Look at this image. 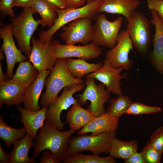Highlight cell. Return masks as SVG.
Wrapping results in <instances>:
<instances>
[{"label": "cell", "mask_w": 163, "mask_h": 163, "mask_svg": "<svg viewBox=\"0 0 163 163\" xmlns=\"http://www.w3.org/2000/svg\"><path fill=\"white\" fill-rule=\"evenodd\" d=\"M75 131L70 129L60 131L45 123L39 129L34 142L33 157L35 158L44 150H50L58 163L66 157L67 145L70 136Z\"/></svg>", "instance_id": "6da1fadb"}, {"label": "cell", "mask_w": 163, "mask_h": 163, "mask_svg": "<svg viewBox=\"0 0 163 163\" xmlns=\"http://www.w3.org/2000/svg\"><path fill=\"white\" fill-rule=\"evenodd\" d=\"M66 59H57L50 76L46 80L44 86L46 91L40 102L42 108L49 107L59 91L65 87L84 83L82 79L75 78L70 73L67 67Z\"/></svg>", "instance_id": "7a4b0ae2"}, {"label": "cell", "mask_w": 163, "mask_h": 163, "mask_svg": "<svg viewBox=\"0 0 163 163\" xmlns=\"http://www.w3.org/2000/svg\"><path fill=\"white\" fill-rule=\"evenodd\" d=\"M102 1V0H94L77 8L57 9L58 17L54 24L47 30L40 32L39 40L44 43H50L55 33L67 23L80 18H93L98 13V9Z\"/></svg>", "instance_id": "3957f363"}, {"label": "cell", "mask_w": 163, "mask_h": 163, "mask_svg": "<svg viewBox=\"0 0 163 163\" xmlns=\"http://www.w3.org/2000/svg\"><path fill=\"white\" fill-rule=\"evenodd\" d=\"M35 13L31 7L24 8L18 16L12 18L10 24L18 49L29 57L32 49L30 44L31 37L41 23L40 19H34L33 15Z\"/></svg>", "instance_id": "277c9868"}, {"label": "cell", "mask_w": 163, "mask_h": 163, "mask_svg": "<svg viewBox=\"0 0 163 163\" xmlns=\"http://www.w3.org/2000/svg\"><path fill=\"white\" fill-rule=\"evenodd\" d=\"M116 130L96 135L81 134L70 138L67 145L66 157L84 151H89L93 154H108L112 139L116 137Z\"/></svg>", "instance_id": "5b68a950"}, {"label": "cell", "mask_w": 163, "mask_h": 163, "mask_svg": "<svg viewBox=\"0 0 163 163\" xmlns=\"http://www.w3.org/2000/svg\"><path fill=\"white\" fill-rule=\"evenodd\" d=\"M126 30L133 48L138 53H146L152 39L151 23L142 13L135 11L127 21Z\"/></svg>", "instance_id": "8992f818"}, {"label": "cell", "mask_w": 163, "mask_h": 163, "mask_svg": "<svg viewBox=\"0 0 163 163\" xmlns=\"http://www.w3.org/2000/svg\"><path fill=\"white\" fill-rule=\"evenodd\" d=\"M85 87L84 83L74 84L64 88L61 95L57 97L48 107L45 123L54 126L58 130L62 131L66 122L63 123L61 121L62 112L78 102V99H75L73 95L75 92L82 90Z\"/></svg>", "instance_id": "52a82bcc"}, {"label": "cell", "mask_w": 163, "mask_h": 163, "mask_svg": "<svg viewBox=\"0 0 163 163\" xmlns=\"http://www.w3.org/2000/svg\"><path fill=\"white\" fill-rule=\"evenodd\" d=\"M84 84L86 88L83 92L77 96L79 97L78 102L81 106L84 105L87 101L91 102L87 109L95 116H99L106 113L104 104L107 102L110 95L105 85L103 83L96 84L94 79L85 78Z\"/></svg>", "instance_id": "ba28073f"}, {"label": "cell", "mask_w": 163, "mask_h": 163, "mask_svg": "<svg viewBox=\"0 0 163 163\" xmlns=\"http://www.w3.org/2000/svg\"><path fill=\"white\" fill-rule=\"evenodd\" d=\"M123 20L122 16H120L110 21L104 14L98 15L93 25L91 42L99 46L113 48L117 42Z\"/></svg>", "instance_id": "9c48e42d"}, {"label": "cell", "mask_w": 163, "mask_h": 163, "mask_svg": "<svg viewBox=\"0 0 163 163\" xmlns=\"http://www.w3.org/2000/svg\"><path fill=\"white\" fill-rule=\"evenodd\" d=\"M62 27L63 32L60 36L65 42L66 45H74L81 43L85 45L91 42L93 25L91 18H80Z\"/></svg>", "instance_id": "30bf717a"}, {"label": "cell", "mask_w": 163, "mask_h": 163, "mask_svg": "<svg viewBox=\"0 0 163 163\" xmlns=\"http://www.w3.org/2000/svg\"><path fill=\"white\" fill-rule=\"evenodd\" d=\"M134 48L128 32L122 30L118 34L117 42L115 47L105 54V59L115 68L123 67L127 70L133 64V60L129 58V54Z\"/></svg>", "instance_id": "8fae6325"}, {"label": "cell", "mask_w": 163, "mask_h": 163, "mask_svg": "<svg viewBox=\"0 0 163 163\" xmlns=\"http://www.w3.org/2000/svg\"><path fill=\"white\" fill-rule=\"evenodd\" d=\"M0 25V37L3 41L0 51L4 53L6 57V77L7 79H11L13 75V71L15 63L27 61L29 58L23 55L16 46L10 24L5 25L1 23Z\"/></svg>", "instance_id": "7c38bea8"}, {"label": "cell", "mask_w": 163, "mask_h": 163, "mask_svg": "<svg viewBox=\"0 0 163 163\" xmlns=\"http://www.w3.org/2000/svg\"><path fill=\"white\" fill-rule=\"evenodd\" d=\"M124 69L123 67H113L109 62L104 59L101 68L87 75L85 78L92 77L100 81L105 85L108 92L119 96L122 94L120 80L128 75L126 73L120 75Z\"/></svg>", "instance_id": "4fadbf2b"}, {"label": "cell", "mask_w": 163, "mask_h": 163, "mask_svg": "<svg viewBox=\"0 0 163 163\" xmlns=\"http://www.w3.org/2000/svg\"><path fill=\"white\" fill-rule=\"evenodd\" d=\"M32 49L29 60L39 72L43 71H51L57 59L51 42L44 43L40 40L32 37Z\"/></svg>", "instance_id": "5bb4252c"}, {"label": "cell", "mask_w": 163, "mask_h": 163, "mask_svg": "<svg viewBox=\"0 0 163 163\" xmlns=\"http://www.w3.org/2000/svg\"><path fill=\"white\" fill-rule=\"evenodd\" d=\"M51 43L57 59L77 57L86 60L97 58L102 54L99 46L92 42L84 46L62 45L57 40Z\"/></svg>", "instance_id": "9a60e30c"}, {"label": "cell", "mask_w": 163, "mask_h": 163, "mask_svg": "<svg viewBox=\"0 0 163 163\" xmlns=\"http://www.w3.org/2000/svg\"><path fill=\"white\" fill-rule=\"evenodd\" d=\"M151 24L155 27V33L153 40V49L150 54L149 59L154 69L163 74V20L155 11H151Z\"/></svg>", "instance_id": "2e32d148"}, {"label": "cell", "mask_w": 163, "mask_h": 163, "mask_svg": "<svg viewBox=\"0 0 163 163\" xmlns=\"http://www.w3.org/2000/svg\"><path fill=\"white\" fill-rule=\"evenodd\" d=\"M28 86L12 79H6L0 84V104L18 106L23 103Z\"/></svg>", "instance_id": "e0dca14e"}, {"label": "cell", "mask_w": 163, "mask_h": 163, "mask_svg": "<svg viewBox=\"0 0 163 163\" xmlns=\"http://www.w3.org/2000/svg\"><path fill=\"white\" fill-rule=\"evenodd\" d=\"M48 108L45 107L38 111H33L20 105L17 107L21 114V119H18L26 128L27 133L33 139H36L37 130L43 125Z\"/></svg>", "instance_id": "ac0fdd59"}, {"label": "cell", "mask_w": 163, "mask_h": 163, "mask_svg": "<svg viewBox=\"0 0 163 163\" xmlns=\"http://www.w3.org/2000/svg\"><path fill=\"white\" fill-rule=\"evenodd\" d=\"M120 118L107 112L97 117L82 128L78 132V135L91 133L96 135L103 133L113 131L117 129Z\"/></svg>", "instance_id": "d6986e66"}, {"label": "cell", "mask_w": 163, "mask_h": 163, "mask_svg": "<svg viewBox=\"0 0 163 163\" xmlns=\"http://www.w3.org/2000/svg\"><path fill=\"white\" fill-rule=\"evenodd\" d=\"M51 71L47 70L40 72L35 80L28 86L23 102L25 108L33 111L41 109L38 103L39 98L46 78Z\"/></svg>", "instance_id": "ffe728a7"}, {"label": "cell", "mask_w": 163, "mask_h": 163, "mask_svg": "<svg viewBox=\"0 0 163 163\" xmlns=\"http://www.w3.org/2000/svg\"><path fill=\"white\" fill-rule=\"evenodd\" d=\"M140 4L139 0H102L97 12L120 14L127 21Z\"/></svg>", "instance_id": "44dd1931"}, {"label": "cell", "mask_w": 163, "mask_h": 163, "mask_svg": "<svg viewBox=\"0 0 163 163\" xmlns=\"http://www.w3.org/2000/svg\"><path fill=\"white\" fill-rule=\"evenodd\" d=\"M33 139L27 133L15 142L13 149L9 154V163H35L37 162L35 158H30L28 156L30 149L34 145Z\"/></svg>", "instance_id": "7402d4cb"}, {"label": "cell", "mask_w": 163, "mask_h": 163, "mask_svg": "<svg viewBox=\"0 0 163 163\" xmlns=\"http://www.w3.org/2000/svg\"><path fill=\"white\" fill-rule=\"evenodd\" d=\"M81 106L78 102L73 104L66 114V122L70 129L75 131L81 129L96 117Z\"/></svg>", "instance_id": "603a6c76"}, {"label": "cell", "mask_w": 163, "mask_h": 163, "mask_svg": "<svg viewBox=\"0 0 163 163\" xmlns=\"http://www.w3.org/2000/svg\"><path fill=\"white\" fill-rule=\"evenodd\" d=\"M68 70L71 75L75 78L82 79L84 75L99 70L102 66V62L97 63H90L82 59H66Z\"/></svg>", "instance_id": "cb8c5ba5"}, {"label": "cell", "mask_w": 163, "mask_h": 163, "mask_svg": "<svg viewBox=\"0 0 163 163\" xmlns=\"http://www.w3.org/2000/svg\"><path fill=\"white\" fill-rule=\"evenodd\" d=\"M31 8L40 15V24L43 27H51L57 18L58 8L45 0H34Z\"/></svg>", "instance_id": "d4e9b609"}, {"label": "cell", "mask_w": 163, "mask_h": 163, "mask_svg": "<svg viewBox=\"0 0 163 163\" xmlns=\"http://www.w3.org/2000/svg\"><path fill=\"white\" fill-rule=\"evenodd\" d=\"M138 142L135 140L129 141H121L114 138L112 140L109 148L110 155L114 158L126 160L137 151Z\"/></svg>", "instance_id": "484cf974"}, {"label": "cell", "mask_w": 163, "mask_h": 163, "mask_svg": "<svg viewBox=\"0 0 163 163\" xmlns=\"http://www.w3.org/2000/svg\"><path fill=\"white\" fill-rule=\"evenodd\" d=\"M39 73L29 60L25 61L20 62L12 79L20 84L29 86L35 80Z\"/></svg>", "instance_id": "4316f807"}, {"label": "cell", "mask_w": 163, "mask_h": 163, "mask_svg": "<svg viewBox=\"0 0 163 163\" xmlns=\"http://www.w3.org/2000/svg\"><path fill=\"white\" fill-rule=\"evenodd\" d=\"M27 133L25 127L15 129L8 125L5 122L2 116H0V138L4 141L7 147L9 148L12 145L20 139Z\"/></svg>", "instance_id": "83f0119b"}, {"label": "cell", "mask_w": 163, "mask_h": 163, "mask_svg": "<svg viewBox=\"0 0 163 163\" xmlns=\"http://www.w3.org/2000/svg\"><path fill=\"white\" fill-rule=\"evenodd\" d=\"M114 158L110 155L103 157L99 155H88L79 153L66 157L62 162L64 163H116Z\"/></svg>", "instance_id": "f1b7e54d"}, {"label": "cell", "mask_w": 163, "mask_h": 163, "mask_svg": "<svg viewBox=\"0 0 163 163\" xmlns=\"http://www.w3.org/2000/svg\"><path fill=\"white\" fill-rule=\"evenodd\" d=\"M110 102V105L107 107L106 112L119 118L122 115L125 114L132 102L129 97L122 94L119 95L116 99H111Z\"/></svg>", "instance_id": "f546056e"}, {"label": "cell", "mask_w": 163, "mask_h": 163, "mask_svg": "<svg viewBox=\"0 0 163 163\" xmlns=\"http://www.w3.org/2000/svg\"><path fill=\"white\" fill-rule=\"evenodd\" d=\"M161 111V109L159 107L148 106L140 102H132L125 114L132 115H142L156 113Z\"/></svg>", "instance_id": "4dcf8cb0"}, {"label": "cell", "mask_w": 163, "mask_h": 163, "mask_svg": "<svg viewBox=\"0 0 163 163\" xmlns=\"http://www.w3.org/2000/svg\"><path fill=\"white\" fill-rule=\"evenodd\" d=\"M141 153L145 163H160L163 153L153 148L148 141Z\"/></svg>", "instance_id": "1f68e13d"}, {"label": "cell", "mask_w": 163, "mask_h": 163, "mask_svg": "<svg viewBox=\"0 0 163 163\" xmlns=\"http://www.w3.org/2000/svg\"><path fill=\"white\" fill-rule=\"evenodd\" d=\"M149 141L152 146L163 153V126L159 127L152 133Z\"/></svg>", "instance_id": "d6a6232c"}, {"label": "cell", "mask_w": 163, "mask_h": 163, "mask_svg": "<svg viewBox=\"0 0 163 163\" xmlns=\"http://www.w3.org/2000/svg\"><path fill=\"white\" fill-rule=\"evenodd\" d=\"M14 0H1L0 11L2 16L4 17L6 15L12 18L15 17L14 10L12 9Z\"/></svg>", "instance_id": "836d02e7"}, {"label": "cell", "mask_w": 163, "mask_h": 163, "mask_svg": "<svg viewBox=\"0 0 163 163\" xmlns=\"http://www.w3.org/2000/svg\"><path fill=\"white\" fill-rule=\"evenodd\" d=\"M146 2L148 9L156 11L163 20V0H147Z\"/></svg>", "instance_id": "e575fe53"}, {"label": "cell", "mask_w": 163, "mask_h": 163, "mask_svg": "<svg viewBox=\"0 0 163 163\" xmlns=\"http://www.w3.org/2000/svg\"><path fill=\"white\" fill-rule=\"evenodd\" d=\"M40 163H58L54 158L52 153L47 150L43 152L41 156Z\"/></svg>", "instance_id": "d590c367"}, {"label": "cell", "mask_w": 163, "mask_h": 163, "mask_svg": "<svg viewBox=\"0 0 163 163\" xmlns=\"http://www.w3.org/2000/svg\"><path fill=\"white\" fill-rule=\"evenodd\" d=\"M124 163H145L141 152L138 151L125 160Z\"/></svg>", "instance_id": "8d00e7d4"}, {"label": "cell", "mask_w": 163, "mask_h": 163, "mask_svg": "<svg viewBox=\"0 0 163 163\" xmlns=\"http://www.w3.org/2000/svg\"><path fill=\"white\" fill-rule=\"evenodd\" d=\"M34 0H14L13 7H20L24 8H30Z\"/></svg>", "instance_id": "74e56055"}, {"label": "cell", "mask_w": 163, "mask_h": 163, "mask_svg": "<svg viewBox=\"0 0 163 163\" xmlns=\"http://www.w3.org/2000/svg\"><path fill=\"white\" fill-rule=\"evenodd\" d=\"M67 4V8H77L82 6L87 0H65Z\"/></svg>", "instance_id": "f35d334b"}, {"label": "cell", "mask_w": 163, "mask_h": 163, "mask_svg": "<svg viewBox=\"0 0 163 163\" xmlns=\"http://www.w3.org/2000/svg\"><path fill=\"white\" fill-rule=\"evenodd\" d=\"M58 9H63L67 8L65 0H45Z\"/></svg>", "instance_id": "ab89813d"}, {"label": "cell", "mask_w": 163, "mask_h": 163, "mask_svg": "<svg viewBox=\"0 0 163 163\" xmlns=\"http://www.w3.org/2000/svg\"><path fill=\"white\" fill-rule=\"evenodd\" d=\"M9 154L6 153L2 149V145L0 144V163H8L10 162Z\"/></svg>", "instance_id": "60d3db41"}, {"label": "cell", "mask_w": 163, "mask_h": 163, "mask_svg": "<svg viewBox=\"0 0 163 163\" xmlns=\"http://www.w3.org/2000/svg\"><path fill=\"white\" fill-rule=\"evenodd\" d=\"M5 76L2 69L1 61L0 62V84L3 82L5 80Z\"/></svg>", "instance_id": "b9f144b4"}, {"label": "cell", "mask_w": 163, "mask_h": 163, "mask_svg": "<svg viewBox=\"0 0 163 163\" xmlns=\"http://www.w3.org/2000/svg\"><path fill=\"white\" fill-rule=\"evenodd\" d=\"M5 58V57L3 55V53L2 51H0V60L2 59H4Z\"/></svg>", "instance_id": "7bdbcfd3"}, {"label": "cell", "mask_w": 163, "mask_h": 163, "mask_svg": "<svg viewBox=\"0 0 163 163\" xmlns=\"http://www.w3.org/2000/svg\"><path fill=\"white\" fill-rule=\"evenodd\" d=\"M94 0H87V3H88L89 2H90L93 1Z\"/></svg>", "instance_id": "ee69618b"}]
</instances>
